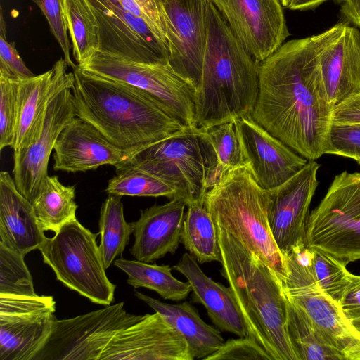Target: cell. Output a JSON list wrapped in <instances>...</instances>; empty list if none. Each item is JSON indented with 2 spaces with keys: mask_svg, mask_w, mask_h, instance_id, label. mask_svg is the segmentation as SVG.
<instances>
[{
  "mask_svg": "<svg viewBox=\"0 0 360 360\" xmlns=\"http://www.w3.org/2000/svg\"><path fill=\"white\" fill-rule=\"evenodd\" d=\"M56 302L52 296L0 294V314L18 315L54 314Z\"/></svg>",
  "mask_w": 360,
  "mask_h": 360,
  "instance_id": "ab89813d",
  "label": "cell"
},
{
  "mask_svg": "<svg viewBox=\"0 0 360 360\" xmlns=\"http://www.w3.org/2000/svg\"><path fill=\"white\" fill-rule=\"evenodd\" d=\"M243 164L249 167L257 183L271 190L296 174L308 160L274 136L251 116L234 120Z\"/></svg>",
  "mask_w": 360,
  "mask_h": 360,
  "instance_id": "ac0fdd59",
  "label": "cell"
},
{
  "mask_svg": "<svg viewBox=\"0 0 360 360\" xmlns=\"http://www.w3.org/2000/svg\"><path fill=\"white\" fill-rule=\"evenodd\" d=\"M350 321L352 323L353 326L355 327V328L360 333V317L352 319Z\"/></svg>",
  "mask_w": 360,
  "mask_h": 360,
  "instance_id": "c3c4849f",
  "label": "cell"
},
{
  "mask_svg": "<svg viewBox=\"0 0 360 360\" xmlns=\"http://www.w3.org/2000/svg\"><path fill=\"white\" fill-rule=\"evenodd\" d=\"M270 190L262 188L246 164L230 169L205 193L204 204L215 224L231 233L283 281L284 256L270 230Z\"/></svg>",
  "mask_w": 360,
  "mask_h": 360,
  "instance_id": "5b68a950",
  "label": "cell"
},
{
  "mask_svg": "<svg viewBox=\"0 0 360 360\" xmlns=\"http://www.w3.org/2000/svg\"><path fill=\"white\" fill-rule=\"evenodd\" d=\"M325 154L349 158L360 164V123H333Z\"/></svg>",
  "mask_w": 360,
  "mask_h": 360,
  "instance_id": "74e56055",
  "label": "cell"
},
{
  "mask_svg": "<svg viewBox=\"0 0 360 360\" xmlns=\"http://www.w3.org/2000/svg\"><path fill=\"white\" fill-rule=\"evenodd\" d=\"M245 49L258 62L289 36L280 0H210Z\"/></svg>",
  "mask_w": 360,
  "mask_h": 360,
  "instance_id": "4fadbf2b",
  "label": "cell"
},
{
  "mask_svg": "<svg viewBox=\"0 0 360 360\" xmlns=\"http://www.w3.org/2000/svg\"><path fill=\"white\" fill-rule=\"evenodd\" d=\"M76 116L72 88L60 91L50 102L41 132L27 147L14 151L13 175L20 193L32 202L48 177V165L56 141Z\"/></svg>",
  "mask_w": 360,
  "mask_h": 360,
  "instance_id": "e0dca14e",
  "label": "cell"
},
{
  "mask_svg": "<svg viewBox=\"0 0 360 360\" xmlns=\"http://www.w3.org/2000/svg\"><path fill=\"white\" fill-rule=\"evenodd\" d=\"M186 201L174 198L163 205L141 210L132 222L134 242L130 249L135 259L152 263L174 254L181 243Z\"/></svg>",
  "mask_w": 360,
  "mask_h": 360,
  "instance_id": "44dd1931",
  "label": "cell"
},
{
  "mask_svg": "<svg viewBox=\"0 0 360 360\" xmlns=\"http://www.w3.org/2000/svg\"><path fill=\"white\" fill-rule=\"evenodd\" d=\"M288 303V332L299 360H343L325 340L305 312Z\"/></svg>",
  "mask_w": 360,
  "mask_h": 360,
  "instance_id": "d6a6232c",
  "label": "cell"
},
{
  "mask_svg": "<svg viewBox=\"0 0 360 360\" xmlns=\"http://www.w3.org/2000/svg\"><path fill=\"white\" fill-rule=\"evenodd\" d=\"M182 243L200 264L221 262L215 223L204 200L187 205L181 236Z\"/></svg>",
  "mask_w": 360,
  "mask_h": 360,
  "instance_id": "83f0119b",
  "label": "cell"
},
{
  "mask_svg": "<svg viewBox=\"0 0 360 360\" xmlns=\"http://www.w3.org/2000/svg\"><path fill=\"white\" fill-rule=\"evenodd\" d=\"M79 70L134 86L155 100L184 125L196 129L195 88L178 75L169 63H148L101 50Z\"/></svg>",
  "mask_w": 360,
  "mask_h": 360,
  "instance_id": "ba28073f",
  "label": "cell"
},
{
  "mask_svg": "<svg viewBox=\"0 0 360 360\" xmlns=\"http://www.w3.org/2000/svg\"><path fill=\"white\" fill-rule=\"evenodd\" d=\"M54 319L51 313L0 314V360H34Z\"/></svg>",
  "mask_w": 360,
  "mask_h": 360,
  "instance_id": "484cf974",
  "label": "cell"
},
{
  "mask_svg": "<svg viewBox=\"0 0 360 360\" xmlns=\"http://www.w3.org/2000/svg\"><path fill=\"white\" fill-rule=\"evenodd\" d=\"M100 27L101 50L148 63H168L169 50L155 31L118 0H86Z\"/></svg>",
  "mask_w": 360,
  "mask_h": 360,
  "instance_id": "7c38bea8",
  "label": "cell"
},
{
  "mask_svg": "<svg viewBox=\"0 0 360 360\" xmlns=\"http://www.w3.org/2000/svg\"><path fill=\"white\" fill-rule=\"evenodd\" d=\"M135 296L182 334L194 359H205L225 342L219 329L205 323L196 308L189 302L171 304L138 291H135Z\"/></svg>",
  "mask_w": 360,
  "mask_h": 360,
  "instance_id": "d4e9b609",
  "label": "cell"
},
{
  "mask_svg": "<svg viewBox=\"0 0 360 360\" xmlns=\"http://www.w3.org/2000/svg\"><path fill=\"white\" fill-rule=\"evenodd\" d=\"M68 66L61 58L46 72L19 80L14 151L27 147L37 139L50 102L63 89L72 88L74 73L68 72Z\"/></svg>",
  "mask_w": 360,
  "mask_h": 360,
  "instance_id": "d6986e66",
  "label": "cell"
},
{
  "mask_svg": "<svg viewBox=\"0 0 360 360\" xmlns=\"http://www.w3.org/2000/svg\"><path fill=\"white\" fill-rule=\"evenodd\" d=\"M113 264L128 276L127 282L134 288L155 291L165 300L178 302L191 292V284L181 281L172 274L169 265L152 264L139 260L117 259Z\"/></svg>",
  "mask_w": 360,
  "mask_h": 360,
  "instance_id": "f1b7e54d",
  "label": "cell"
},
{
  "mask_svg": "<svg viewBox=\"0 0 360 360\" xmlns=\"http://www.w3.org/2000/svg\"><path fill=\"white\" fill-rule=\"evenodd\" d=\"M73 56L77 65L101 50L100 27L86 0H63Z\"/></svg>",
  "mask_w": 360,
  "mask_h": 360,
  "instance_id": "4dcf8cb0",
  "label": "cell"
},
{
  "mask_svg": "<svg viewBox=\"0 0 360 360\" xmlns=\"http://www.w3.org/2000/svg\"><path fill=\"white\" fill-rule=\"evenodd\" d=\"M18 82L0 72V150L15 144Z\"/></svg>",
  "mask_w": 360,
  "mask_h": 360,
  "instance_id": "8d00e7d4",
  "label": "cell"
},
{
  "mask_svg": "<svg viewBox=\"0 0 360 360\" xmlns=\"http://www.w3.org/2000/svg\"><path fill=\"white\" fill-rule=\"evenodd\" d=\"M357 96V97H359V98H360V93H359V94H357L356 96Z\"/></svg>",
  "mask_w": 360,
  "mask_h": 360,
  "instance_id": "681fc988",
  "label": "cell"
},
{
  "mask_svg": "<svg viewBox=\"0 0 360 360\" xmlns=\"http://www.w3.org/2000/svg\"><path fill=\"white\" fill-rule=\"evenodd\" d=\"M172 269L191 284L193 302L204 306L213 323L221 331L247 337L246 326L230 287L208 277L190 253H184Z\"/></svg>",
  "mask_w": 360,
  "mask_h": 360,
  "instance_id": "cb8c5ba5",
  "label": "cell"
},
{
  "mask_svg": "<svg viewBox=\"0 0 360 360\" xmlns=\"http://www.w3.org/2000/svg\"><path fill=\"white\" fill-rule=\"evenodd\" d=\"M149 18L164 39L168 50L171 34L169 21L165 11L166 0H135Z\"/></svg>",
  "mask_w": 360,
  "mask_h": 360,
  "instance_id": "7bdbcfd3",
  "label": "cell"
},
{
  "mask_svg": "<svg viewBox=\"0 0 360 360\" xmlns=\"http://www.w3.org/2000/svg\"><path fill=\"white\" fill-rule=\"evenodd\" d=\"M199 134L198 129H191L165 139L136 152L115 167H134L162 180L174 187L187 205L204 200L208 189Z\"/></svg>",
  "mask_w": 360,
  "mask_h": 360,
  "instance_id": "30bf717a",
  "label": "cell"
},
{
  "mask_svg": "<svg viewBox=\"0 0 360 360\" xmlns=\"http://www.w3.org/2000/svg\"><path fill=\"white\" fill-rule=\"evenodd\" d=\"M287 275L283 281L289 301L300 307L343 360H360V333L340 304L317 283L313 250L305 244L283 254Z\"/></svg>",
  "mask_w": 360,
  "mask_h": 360,
  "instance_id": "52a82bcc",
  "label": "cell"
},
{
  "mask_svg": "<svg viewBox=\"0 0 360 360\" xmlns=\"http://www.w3.org/2000/svg\"><path fill=\"white\" fill-rule=\"evenodd\" d=\"M75 188L65 186L56 176H48L37 196L31 202L35 216L44 230L54 233L76 219L77 205Z\"/></svg>",
  "mask_w": 360,
  "mask_h": 360,
  "instance_id": "f546056e",
  "label": "cell"
},
{
  "mask_svg": "<svg viewBox=\"0 0 360 360\" xmlns=\"http://www.w3.org/2000/svg\"><path fill=\"white\" fill-rule=\"evenodd\" d=\"M216 225L221 275L245 321L248 336L271 360H299L288 332V298L277 274L238 239Z\"/></svg>",
  "mask_w": 360,
  "mask_h": 360,
  "instance_id": "277c9868",
  "label": "cell"
},
{
  "mask_svg": "<svg viewBox=\"0 0 360 360\" xmlns=\"http://www.w3.org/2000/svg\"><path fill=\"white\" fill-rule=\"evenodd\" d=\"M121 197L108 195L103 202L98 221L99 249L105 269L122 256L134 232L131 223L126 221Z\"/></svg>",
  "mask_w": 360,
  "mask_h": 360,
  "instance_id": "1f68e13d",
  "label": "cell"
},
{
  "mask_svg": "<svg viewBox=\"0 0 360 360\" xmlns=\"http://www.w3.org/2000/svg\"><path fill=\"white\" fill-rule=\"evenodd\" d=\"M333 123H360V98L354 96L335 106Z\"/></svg>",
  "mask_w": 360,
  "mask_h": 360,
  "instance_id": "ee69618b",
  "label": "cell"
},
{
  "mask_svg": "<svg viewBox=\"0 0 360 360\" xmlns=\"http://www.w3.org/2000/svg\"><path fill=\"white\" fill-rule=\"evenodd\" d=\"M73 73L76 116L93 124L127 158L193 129L134 86L86 73L77 67Z\"/></svg>",
  "mask_w": 360,
  "mask_h": 360,
  "instance_id": "7a4b0ae2",
  "label": "cell"
},
{
  "mask_svg": "<svg viewBox=\"0 0 360 360\" xmlns=\"http://www.w3.org/2000/svg\"><path fill=\"white\" fill-rule=\"evenodd\" d=\"M305 245L347 264L360 259V172L335 176L309 215Z\"/></svg>",
  "mask_w": 360,
  "mask_h": 360,
  "instance_id": "9c48e42d",
  "label": "cell"
},
{
  "mask_svg": "<svg viewBox=\"0 0 360 360\" xmlns=\"http://www.w3.org/2000/svg\"><path fill=\"white\" fill-rule=\"evenodd\" d=\"M98 235L76 219L52 238L46 237L38 250L59 281L91 302L108 306L114 301L116 285L106 275Z\"/></svg>",
  "mask_w": 360,
  "mask_h": 360,
  "instance_id": "8992f818",
  "label": "cell"
},
{
  "mask_svg": "<svg viewBox=\"0 0 360 360\" xmlns=\"http://www.w3.org/2000/svg\"><path fill=\"white\" fill-rule=\"evenodd\" d=\"M0 72L18 80L34 77L20 58L14 44L7 41L3 15H1Z\"/></svg>",
  "mask_w": 360,
  "mask_h": 360,
  "instance_id": "b9f144b4",
  "label": "cell"
},
{
  "mask_svg": "<svg viewBox=\"0 0 360 360\" xmlns=\"http://www.w3.org/2000/svg\"><path fill=\"white\" fill-rule=\"evenodd\" d=\"M204 360H271L266 350L249 337L229 339Z\"/></svg>",
  "mask_w": 360,
  "mask_h": 360,
  "instance_id": "60d3db41",
  "label": "cell"
},
{
  "mask_svg": "<svg viewBox=\"0 0 360 360\" xmlns=\"http://www.w3.org/2000/svg\"><path fill=\"white\" fill-rule=\"evenodd\" d=\"M32 203L18 190L13 177L0 173V244L25 256L46 238Z\"/></svg>",
  "mask_w": 360,
  "mask_h": 360,
  "instance_id": "603a6c76",
  "label": "cell"
},
{
  "mask_svg": "<svg viewBox=\"0 0 360 360\" xmlns=\"http://www.w3.org/2000/svg\"><path fill=\"white\" fill-rule=\"evenodd\" d=\"M328 0H292L288 8L291 10L306 11L314 9Z\"/></svg>",
  "mask_w": 360,
  "mask_h": 360,
  "instance_id": "7dc6e473",
  "label": "cell"
},
{
  "mask_svg": "<svg viewBox=\"0 0 360 360\" xmlns=\"http://www.w3.org/2000/svg\"><path fill=\"white\" fill-rule=\"evenodd\" d=\"M320 65L330 103L336 106L360 93V32L345 23L323 49Z\"/></svg>",
  "mask_w": 360,
  "mask_h": 360,
  "instance_id": "7402d4cb",
  "label": "cell"
},
{
  "mask_svg": "<svg viewBox=\"0 0 360 360\" xmlns=\"http://www.w3.org/2000/svg\"><path fill=\"white\" fill-rule=\"evenodd\" d=\"M117 174L108 181L105 191L119 196L179 198L176 190L162 180L134 167H117Z\"/></svg>",
  "mask_w": 360,
  "mask_h": 360,
  "instance_id": "836d02e7",
  "label": "cell"
},
{
  "mask_svg": "<svg viewBox=\"0 0 360 360\" xmlns=\"http://www.w3.org/2000/svg\"><path fill=\"white\" fill-rule=\"evenodd\" d=\"M143 316L127 312L122 302L71 319L55 318L34 360H99L115 335Z\"/></svg>",
  "mask_w": 360,
  "mask_h": 360,
  "instance_id": "8fae6325",
  "label": "cell"
},
{
  "mask_svg": "<svg viewBox=\"0 0 360 360\" xmlns=\"http://www.w3.org/2000/svg\"><path fill=\"white\" fill-rule=\"evenodd\" d=\"M24 257L0 244V294L37 295Z\"/></svg>",
  "mask_w": 360,
  "mask_h": 360,
  "instance_id": "d590c367",
  "label": "cell"
},
{
  "mask_svg": "<svg viewBox=\"0 0 360 360\" xmlns=\"http://www.w3.org/2000/svg\"><path fill=\"white\" fill-rule=\"evenodd\" d=\"M208 0H166L169 21L168 63L196 89L201 77L207 38Z\"/></svg>",
  "mask_w": 360,
  "mask_h": 360,
  "instance_id": "2e32d148",
  "label": "cell"
},
{
  "mask_svg": "<svg viewBox=\"0 0 360 360\" xmlns=\"http://www.w3.org/2000/svg\"><path fill=\"white\" fill-rule=\"evenodd\" d=\"M313 250L312 271L322 290L339 304L351 285L354 274L347 263L322 250Z\"/></svg>",
  "mask_w": 360,
  "mask_h": 360,
  "instance_id": "e575fe53",
  "label": "cell"
},
{
  "mask_svg": "<svg viewBox=\"0 0 360 360\" xmlns=\"http://www.w3.org/2000/svg\"><path fill=\"white\" fill-rule=\"evenodd\" d=\"M319 167L315 160H308L296 174L270 190L269 224L283 255L305 244L309 207L319 184Z\"/></svg>",
  "mask_w": 360,
  "mask_h": 360,
  "instance_id": "5bb4252c",
  "label": "cell"
},
{
  "mask_svg": "<svg viewBox=\"0 0 360 360\" xmlns=\"http://www.w3.org/2000/svg\"><path fill=\"white\" fill-rule=\"evenodd\" d=\"M188 343L159 313L117 332L99 360H193Z\"/></svg>",
  "mask_w": 360,
  "mask_h": 360,
  "instance_id": "9a60e30c",
  "label": "cell"
},
{
  "mask_svg": "<svg viewBox=\"0 0 360 360\" xmlns=\"http://www.w3.org/2000/svg\"><path fill=\"white\" fill-rule=\"evenodd\" d=\"M340 306L349 320L360 317V276L354 275L352 282L344 294Z\"/></svg>",
  "mask_w": 360,
  "mask_h": 360,
  "instance_id": "f6af8a7d",
  "label": "cell"
},
{
  "mask_svg": "<svg viewBox=\"0 0 360 360\" xmlns=\"http://www.w3.org/2000/svg\"><path fill=\"white\" fill-rule=\"evenodd\" d=\"M49 23L50 30L58 41L68 66L75 69L70 57V43L65 18L63 0H34Z\"/></svg>",
  "mask_w": 360,
  "mask_h": 360,
  "instance_id": "f35d334b",
  "label": "cell"
},
{
  "mask_svg": "<svg viewBox=\"0 0 360 360\" xmlns=\"http://www.w3.org/2000/svg\"><path fill=\"white\" fill-rule=\"evenodd\" d=\"M207 38L195 91L198 129L251 116L259 89V62L245 49L223 15L208 0Z\"/></svg>",
  "mask_w": 360,
  "mask_h": 360,
  "instance_id": "3957f363",
  "label": "cell"
},
{
  "mask_svg": "<svg viewBox=\"0 0 360 360\" xmlns=\"http://www.w3.org/2000/svg\"><path fill=\"white\" fill-rule=\"evenodd\" d=\"M199 130L209 190L230 169L243 164V153L234 121Z\"/></svg>",
  "mask_w": 360,
  "mask_h": 360,
  "instance_id": "4316f807",
  "label": "cell"
},
{
  "mask_svg": "<svg viewBox=\"0 0 360 360\" xmlns=\"http://www.w3.org/2000/svg\"><path fill=\"white\" fill-rule=\"evenodd\" d=\"M344 19L360 29V0H339Z\"/></svg>",
  "mask_w": 360,
  "mask_h": 360,
  "instance_id": "bcb514c9",
  "label": "cell"
},
{
  "mask_svg": "<svg viewBox=\"0 0 360 360\" xmlns=\"http://www.w3.org/2000/svg\"><path fill=\"white\" fill-rule=\"evenodd\" d=\"M53 153V169L68 172H86L127 158L97 128L75 116L59 134Z\"/></svg>",
  "mask_w": 360,
  "mask_h": 360,
  "instance_id": "ffe728a7",
  "label": "cell"
},
{
  "mask_svg": "<svg viewBox=\"0 0 360 360\" xmlns=\"http://www.w3.org/2000/svg\"><path fill=\"white\" fill-rule=\"evenodd\" d=\"M345 23L285 42L259 63V95L251 117L307 160L326 153L335 106L323 84L320 58Z\"/></svg>",
  "mask_w": 360,
  "mask_h": 360,
  "instance_id": "6da1fadb",
  "label": "cell"
}]
</instances>
